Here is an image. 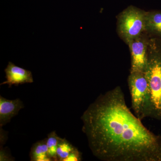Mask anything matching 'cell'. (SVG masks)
I'll return each mask as SVG.
<instances>
[{"label":"cell","mask_w":161,"mask_h":161,"mask_svg":"<svg viewBox=\"0 0 161 161\" xmlns=\"http://www.w3.org/2000/svg\"><path fill=\"white\" fill-rule=\"evenodd\" d=\"M0 161H14V158L12 156L8 150L1 147L0 149Z\"/></svg>","instance_id":"7c38bea8"},{"label":"cell","mask_w":161,"mask_h":161,"mask_svg":"<svg viewBox=\"0 0 161 161\" xmlns=\"http://www.w3.org/2000/svg\"><path fill=\"white\" fill-rule=\"evenodd\" d=\"M2 127H1V136H0V143H1V147H3L4 144H6V141L8 139V136H7V133L6 132L4 131L2 129Z\"/></svg>","instance_id":"5bb4252c"},{"label":"cell","mask_w":161,"mask_h":161,"mask_svg":"<svg viewBox=\"0 0 161 161\" xmlns=\"http://www.w3.org/2000/svg\"><path fill=\"white\" fill-rule=\"evenodd\" d=\"M60 139L61 138L58 136L55 131L50 133L47 138L48 156L52 161H58L57 149Z\"/></svg>","instance_id":"30bf717a"},{"label":"cell","mask_w":161,"mask_h":161,"mask_svg":"<svg viewBox=\"0 0 161 161\" xmlns=\"http://www.w3.org/2000/svg\"><path fill=\"white\" fill-rule=\"evenodd\" d=\"M150 36L144 33L128 43L131 53L130 72L145 73L148 60V49Z\"/></svg>","instance_id":"5b68a950"},{"label":"cell","mask_w":161,"mask_h":161,"mask_svg":"<svg viewBox=\"0 0 161 161\" xmlns=\"http://www.w3.org/2000/svg\"><path fill=\"white\" fill-rule=\"evenodd\" d=\"M6 80L1 84V85L8 84L9 87L12 86L19 85L26 83L33 82L32 74L31 71L15 65L9 61L5 69Z\"/></svg>","instance_id":"8992f818"},{"label":"cell","mask_w":161,"mask_h":161,"mask_svg":"<svg viewBox=\"0 0 161 161\" xmlns=\"http://www.w3.org/2000/svg\"><path fill=\"white\" fill-rule=\"evenodd\" d=\"M23 102L19 98L9 100L0 96V126L9 123L20 110L24 108Z\"/></svg>","instance_id":"52a82bcc"},{"label":"cell","mask_w":161,"mask_h":161,"mask_svg":"<svg viewBox=\"0 0 161 161\" xmlns=\"http://www.w3.org/2000/svg\"><path fill=\"white\" fill-rule=\"evenodd\" d=\"M93 155L103 161H161V135L132 113L121 88L101 95L81 117Z\"/></svg>","instance_id":"6da1fadb"},{"label":"cell","mask_w":161,"mask_h":161,"mask_svg":"<svg viewBox=\"0 0 161 161\" xmlns=\"http://www.w3.org/2000/svg\"><path fill=\"white\" fill-rule=\"evenodd\" d=\"M31 161H51L48 154L47 138L37 142L32 147L30 153Z\"/></svg>","instance_id":"9c48e42d"},{"label":"cell","mask_w":161,"mask_h":161,"mask_svg":"<svg viewBox=\"0 0 161 161\" xmlns=\"http://www.w3.org/2000/svg\"><path fill=\"white\" fill-rule=\"evenodd\" d=\"M149 88V102L144 118L161 120V40L150 37L145 72Z\"/></svg>","instance_id":"7a4b0ae2"},{"label":"cell","mask_w":161,"mask_h":161,"mask_svg":"<svg viewBox=\"0 0 161 161\" xmlns=\"http://www.w3.org/2000/svg\"><path fill=\"white\" fill-rule=\"evenodd\" d=\"M81 153L77 148L71 152L69 155L64 159V161H80L81 160Z\"/></svg>","instance_id":"4fadbf2b"},{"label":"cell","mask_w":161,"mask_h":161,"mask_svg":"<svg viewBox=\"0 0 161 161\" xmlns=\"http://www.w3.org/2000/svg\"><path fill=\"white\" fill-rule=\"evenodd\" d=\"M132 109L141 120L144 119L149 102V88L145 73L130 72L128 78Z\"/></svg>","instance_id":"277c9868"},{"label":"cell","mask_w":161,"mask_h":161,"mask_svg":"<svg viewBox=\"0 0 161 161\" xmlns=\"http://www.w3.org/2000/svg\"><path fill=\"white\" fill-rule=\"evenodd\" d=\"M146 32L151 37L161 40V11H147Z\"/></svg>","instance_id":"ba28073f"},{"label":"cell","mask_w":161,"mask_h":161,"mask_svg":"<svg viewBox=\"0 0 161 161\" xmlns=\"http://www.w3.org/2000/svg\"><path fill=\"white\" fill-rule=\"evenodd\" d=\"M69 142L65 138L60 139L57 149L58 161H64L71 152L75 149Z\"/></svg>","instance_id":"8fae6325"},{"label":"cell","mask_w":161,"mask_h":161,"mask_svg":"<svg viewBox=\"0 0 161 161\" xmlns=\"http://www.w3.org/2000/svg\"><path fill=\"white\" fill-rule=\"evenodd\" d=\"M147 13V11L130 6L118 15L117 32L127 44L146 32Z\"/></svg>","instance_id":"3957f363"}]
</instances>
